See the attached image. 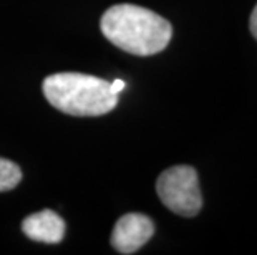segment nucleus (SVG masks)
Listing matches in <instances>:
<instances>
[{"label":"nucleus","instance_id":"f257e3e1","mask_svg":"<svg viewBox=\"0 0 257 255\" xmlns=\"http://www.w3.org/2000/svg\"><path fill=\"white\" fill-rule=\"evenodd\" d=\"M101 32L114 47L138 57L163 52L173 37L171 24L138 5H113L103 14Z\"/></svg>","mask_w":257,"mask_h":255},{"label":"nucleus","instance_id":"f03ea898","mask_svg":"<svg viewBox=\"0 0 257 255\" xmlns=\"http://www.w3.org/2000/svg\"><path fill=\"white\" fill-rule=\"evenodd\" d=\"M43 95L57 110L72 116H101L118 105L110 81L81 73H55L43 80Z\"/></svg>","mask_w":257,"mask_h":255},{"label":"nucleus","instance_id":"7ed1b4c3","mask_svg":"<svg viewBox=\"0 0 257 255\" xmlns=\"http://www.w3.org/2000/svg\"><path fill=\"white\" fill-rule=\"evenodd\" d=\"M156 192L171 212L194 217L202 207L198 172L191 166H174L156 181Z\"/></svg>","mask_w":257,"mask_h":255},{"label":"nucleus","instance_id":"20e7f679","mask_svg":"<svg viewBox=\"0 0 257 255\" xmlns=\"http://www.w3.org/2000/svg\"><path fill=\"white\" fill-rule=\"evenodd\" d=\"M155 234V225L150 217L131 212L123 215L114 224L111 245L119 253H135Z\"/></svg>","mask_w":257,"mask_h":255},{"label":"nucleus","instance_id":"39448f33","mask_svg":"<svg viewBox=\"0 0 257 255\" xmlns=\"http://www.w3.org/2000/svg\"><path fill=\"white\" fill-rule=\"evenodd\" d=\"M24 234L32 240L43 243H58L65 237V220L57 212L45 209L32 214L22 224Z\"/></svg>","mask_w":257,"mask_h":255},{"label":"nucleus","instance_id":"423d86ee","mask_svg":"<svg viewBox=\"0 0 257 255\" xmlns=\"http://www.w3.org/2000/svg\"><path fill=\"white\" fill-rule=\"evenodd\" d=\"M22 181V171L15 162L0 157V192L12 191Z\"/></svg>","mask_w":257,"mask_h":255},{"label":"nucleus","instance_id":"0eeeda50","mask_svg":"<svg viewBox=\"0 0 257 255\" xmlns=\"http://www.w3.org/2000/svg\"><path fill=\"white\" fill-rule=\"evenodd\" d=\"M249 27H250V34H252V35H254V39L257 40V5L254 7L252 14H250Z\"/></svg>","mask_w":257,"mask_h":255},{"label":"nucleus","instance_id":"6e6552de","mask_svg":"<svg viewBox=\"0 0 257 255\" xmlns=\"http://www.w3.org/2000/svg\"><path fill=\"white\" fill-rule=\"evenodd\" d=\"M124 86H126V83H124L123 80H114L113 83H110V90H111V93L118 95L124 90Z\"/></svg>","mask_w":257,"mask_h":255}]
</instances>
